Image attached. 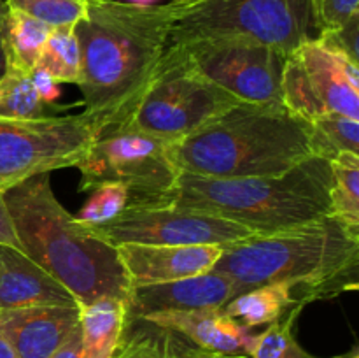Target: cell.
<instances>
[{
	"label": "cell",
	"instance_id": "38",
	"mask_svg": "<svg viewBox=\"0 0 359 358\" xmlns=\"http://www.w3.org/2000/svg\"><path fill=\"white\" fill-rule=\"evenodd\" d=\"M347 358H359V357H358V353H353L351 357H347Z\"/></svg>",
	"mask_w": 359,
	"mask_h": 358
},
{
	"label": "cell",
	"instance_id": "25",
	"mask_svg": "<svg viewBox=\"0 0 359 358\" xmlns=\"http://www.w3.org/2000/svg\"><path fill=\"white\" fill-rule=\"evenodd\" d=\"M35 69L44 70L56 83L77 84L81 76V49L74 27L53 28Z\"/></svg>",
	"mask_w": 359,
	"mask_h": 358
},
{
	"label": "cell",
	"instance_id": "35",
	"mask_svg": "<svg viewBox=\"0 0 359 358\" xmlns=\"http://www.w3.org/2000/svg\"><path fill=\"white\" fill-rule=\"evenodd\" d=\"M177 358H249L248 354H216V353H205L196 347H189L184 353L179 354Z\"/></svg>",
	"mask_w": 359,
	"mask_h": 358
},
{
	"label": "cell",
	"instance_id": "37",
	"mask_svg": "<svg viewBox=\"0 0 359 358\" xmlns=\"http://www.w3.org/2000/svg\"><path fill=\"white\" fill-rule=\"evenodd\" d=\"M191 2H195V0H170L172 6L175 7H184V6H189Z\"/></svg>",
	"mask_w": 359,
	"mask_h": 358
},
{
	"label": "cell",
	"instance_id": "31",
	"mask_svg": "<svg viewBox=\"0 0 359 358\" xmlns=\"http://www.w3.org/2000/svg\"><path fill=\"white\" fill-rule=\"evenodd\" d=\"M0 246H9V248L20 249L21 251V244L18 241L9 209L6 206V200H4V193H0Z\"/></svg>",
	"mask_w": 359,
	"mask_h": 358
},
{
	"label": "cell",
	"instance_id": "22",
	"mask_svg": "<svg viewBox=\"0 0 359 358\" xmlns=\"http://www.w3.org/2000/svg\"><path fill=\"white\" fill-rule=\"evenodd\" d=\"M32 81V74L7 67L0 77V118L39 119L51 116Z\"/></svg>",
	"mask_w": 359,
	"mask_h": 358
},
{
	"label": "cell",
	"instance_id": "36",
	"mask_svg": "<svg viewBox=\"0 0 359 358\" xmlns=\"http://www.w3.org/2000/svg\"><path fill=\"white\" fill-rule=\"evenodd\" d=\"M0 358H18L16 351L13 350V346H11L9 340L6 339L2 330H0Z\"/></svg>",
	"mask_w": 359,
	"mask_h": 358
},
{
	"label": "cell",
	"instance_id": "34",
	"mask_svg": "<svg viewBox=\"0 0 359 358\" xmlns=\"http://www.w3.org/2000/svg\"><path fill=\"white\" fill-rule=\"evenodd\" d=\"M7 6L4 0H0V77L4 76L7 69V56H6V46H4V20H6Z\"/></svg>",
	"mask_w": 359,
	"mask_h": 358
},
{
	"label": "cell",
	"instance_id": "23",
	"mask_svg": "<svg viewBox=\"0 0 359 358\" xmlns=\"http://www.w3.org/2000/svg\"><path fill=\"white\" fill-rule=\"evenodd\" d=\"M177 336L140 318L126 319L125 333L112 358H177ZM189 350V347H188Z\"/></svg>",
	"mask_w": 359,
	"mask_h": 358
},
{
	"label": "cell",
	"instance_id": "18",
	"mask_svg": "<svg viewBox=\"0 0 359 358\" xmlns=\"http://www.w3.org/2000/svg\"><path fill=\"white\" fill-rule=\"evenodd\" d=\"M307 302L294 284L269 283L241 291L224 304L223 311L248 329H258L276 323L294 307H305Z\"/></svg>",
	"mask_w": 359,
	"mask_h": 358
},
{
	"label": "cell",
	"instance_id": "21",
	"mask_svg": "<svg viewBox=\"0 0 359 358\" xmlns=\"http://www.w3.org/2000/svg\"><path fill=\"white\" fill-rule=\"evenodd\" d=\"M333 183L330 214L353 228H359V154L340 153L330 160Z\"/></svg>",
	"mask_w": 359,
	"mask_h": 358
},
{
	"label": "cell",
	"instance_id": "26",
	"mask_svg": "<svg viewBox=\"0 0 359 358\" xmlns=\"http://www.w3.org/2000/svg\"><path fill=\"white\" fill-rule=\"evenodd\" d=\"M304 307H294L283 319L266 325L263 332H256L249 358H316L298 344L294 337V321Z\"/></svg>",
	"mask_w": 359,
	"mask_h": 358
},
{
	"label": "cell",
	"instance_id": "9",
	"mask_svg": "<svg viewBox=\"0 0 359 358\" xmlns=\"http://www.w3.org/2000/svg\"><path fill=\"white\" fill-rule=\"evenodd\" d=\"M98 133L81 114L0 118V193L37 174L77 167Z\"/></svg>",
	"mask_w": 359,
	"mask_h": 358
},
{
	"label": "cell",
	"instance_id": "14",
	"mask_svg": "<svg viewBox=\"0 0 359 358\" xmlns=\"http://www.w3.org/2000/svg\"><path fill=\"white\" fill-rule=\"evenodd\" d=\"M224 246H149L119 244L116 246L119 262L123 263L130 284L167 283L198 276L214 269Z\"/></svg>",
	"mask_w": 359,
	"mask_h": 358
},
{
	"label": "cell",
	"instance_id": "28",
	"mask_svg": "<svg viewBox=\"0 0 359 358\" xmlns=\"http://www.w3.org/2000/svg\"><path fill=\"white\" fill-rule=\"evenodd\" d=\"M9 9L28 14L49 27H74L86 16V0H4Z\"/></svg>",
	"mask_w": 359,
	"mask_h": 358
},
{
	"label": "cell",
	"instance_id": "11",
	"mask_svg": "<svg viewBox=\"0 0 359 358\" xmlns=\"http://www.w3.org/2000/svg\"><path fill=\"white\" fill-rule=\"evenodd\" d=\"M283 104L311 123L323 114L359 119V63L312 37L286 56Z\"/></svg>",
	"mask_w": 359,
	"mask_h": 358
},
{
	"label": "cell",
	"instance_id": "32",
	"mask_svg": "<svg viewBox=\"0 0 359 358\" xmlns=\"http://www.w3.org/2000/svg\"><path fill=\"white\" fill-rule=\"evenodd\" d=\"M32 81H34L35 88H37L42 100H44L48 105H51L53 102L60 97V90H58L60 83H56V81L53 79L49 74H46L44 70L35 69L34 72H32Z\"/></svg>",
	"mask_w": 359,
	"mask_h": 358
},
{
	"label": "cell",
	"instance_id": "29",
	"mask_svg": "<svg viewBox=\"0 0 359 358\" xmlns=\"http://www.w3.org/2000/svg\"><path fill=\"white\" fill-rule=\"evenodd\" d=\"M359 16V0H311L312 28L321 32L342 27Z\"/></svg>",
	"mask_w": 359,
	"mask_h": 358
},
{
	"label": "cell",
	"instance_id": "17",
	"mask_svg": "<svg viewBox=\"0 0 359 358\" xmlns=\"http://www.w3.org/2000/svg\"><path fill=\"white\" fill-rule=\"evenodd\" d=\"M79 305L72 291L20 249L0 246V309Z\"/></svg>",
	"mask_w": 359,
	"mask_h": 358
},
{
	"label": "cell",
	"instance_id": "3",
	"mask_svg": "<svg viewBox=\"0 0 359 358\" xmlns=\"http://www.w3.org/2000/svg\"><path fill=\"white\" fill-rule=\"evenodd\" d=\"M359 228L339 218L266 235H251L224 246L214 270L226 274L238 293L269 283H291L304 300L358 290Z\"/></svg>",
	"mask_w": 359,
	"mask_h": 358
},
{
	"label": "cell",
	"instance_id": "5",
	"mask_svg": "<svg viewBox=\"0 0 359 358\" xmlns=\"http://www.w3.org/2000/svg\"><path fill=\"white\" fill-rule=\"evenodd\" d=\"M332 183V165L319 157L266 178L217 179L181 172L174 192L161 204L223 218L266 235L328 216Z\"/></svg>",
	"mask_w": 359,
	"mask_h": 358
},
{
	"label": "cell",
	"instance_id": "10",
	"mask_svg": "<svg viewBox=\"0 0 359 358\" xmlns=\"http://www.w3.org/2000/svg\"><path fill=\"white\" fill-rule=\"evenodd\" d=\"M216 86L252 104H283L286 55L270 46L237 37H209L172 44L165 49Z\"/></svg>",
	"mask_w": 359,
	"mask_h": 358
},
{
	"label": "cell",
	"instance_id": "13",
	"mask_svg": "<svg viewBox=\"0 0 359 358\" xmlns=\"http://www.w3.org/2000/svg\"><path fill=\"white\" fill-rule=\"evenodd\" d=\"M237 293L233 281L212 269L184 279L133 286L126 300V312L128 318H144L154 312L223 309Z\"/></svg>",
	"mask_w": 359,
	"mask_h": 358
},
{
	"label": "cell",
	"instance_id": "2",
	"mask_svg": "<svg viewBox=\"0 0 359 358\" xmlns=\"http://www.w3.org/2000/svg\"><path fill=\"white\" fill-rule=\"evenodd\" d=\"M21 251L65 284L79 305L102 297L128 300L130 284L116 246L98 237L56 199L49 174L4 192Z\"/></svg>",
	"mask_w": 359,
	"mask_h": 358
},
{
	"label": "cell",
	"instance_id": "24",
	"mask_svg": "<svg viewBox=\"0 0 359 358\" xmlns=\"http://www.w3.org/2000/svg\"><path fill=\"white\" fill-rule=\"evenodd\" d=\"M311 154L332 160L340 153L359 154V119L344 114H323L311 121Z\"/></svg>",
	"mask_w": 359,
	"mask_h": 358
},
{
	"label": "cell",
	"instance_id": "6",
	"mask_svg": "<svg viewBox=\"0 0 359 358\" xmlns=\"http://www.w3.org/2000/svg\"><path fill=\"white\" fill-rule=\"evenodd\" d=\"M311 0H195L179 7L168 46L209 37H237L283 55L312 39Z\"/></svg>",
	"mask_w": 359,
	"mask_h": 358
},
{
	"label": "cell",
	"instance_id": "33",
	"mask_svg": "<svg viewBox=\"0 0 359 358\" xmlns=\"http://www.w3.org/2000/svg\"><path fill=\"white\" fill-rule=\"evenodd\" d=\"M49 358H81V326L77 325Z\"/></svg>",
	"mask_w": 359,
	"mask_h": 358
},
{
	"label": "cell",
	"instance_id": "8",
	"mask_svg": "<svg viewBox=\"0 0 359 358\" xmlns=\"http://www.w3.org/2000/svg\"><path fill=\"white\" fill-rule=\"evenodd\" d=\"M241 102L235 95L163 53L149 90L125 128L174 144Z\"/></svg>",
	"mask_w": 359,
	"mask_h": 358
},
{
	"label": "cell",
	"instance_id": "4",
	"mask_svg": "<svg viewBox=\"0 0 359 358\" xmlns=\"http://www.w3.org/2000/svg\"><path fill=\"white\" fill-rule=\"evenodd\" d=\"M311 123L284 104L241 102L170 144L179 172L203 178H266L311 158Z\"/></svg>",
	"mask_w": 359,
	"mask_h": 358
},
{
	"label": "cell",
	"instance_id": "1",
	"mask_svg": "<svg viewBox=\"0 0 359 358\" xmlns=\"http://www.w3.org/2000/svg\"><path fill=\"white\" fill-rule=\"evenodd\" d=\"M179 7L86 0L74 25L81 49L83 114L98 137L128 125L158 72Z\"/></svg>",
	"mask_w": 359,
	"mask_h": 358
},
{
	"label": "cell",
	"instance_id": "15",
	"mask_svg": "<svg viewBox=\"0 0 359 358\" xmlns=\"http://www.w3.org/2000/svg\"><path fill=\"white\" fill-rule=\"evenodd\" d=\"M79 305L0 309V330L18 358H49L79 325Z\"/></svg>",
	"mask_w": 359,
	"mask_h": 358
},
{
	"label": "cell",
	"instance_id": "20",
	"mask_svg": "<svg viewBox=\"0 0 359 358\" xmlns=\"http://www.w3.org/2000/svg\"><path fill=\"white\" fill-rule=\"evenodd\" d=\"M53 27L7 7L4 20V46L7 67L32 74L37 67L46 41Z\"/></svg>",
	"mask_w": 359,
	"mask_h": 358
},
{
	"label": "cell",
	"instance_id": "12",
	"mask_svg": "<svg viewBox=\"0 0 359 358\" xmlns=\"http://www.w3.org/2000/svg\"><path fill=\"white\" fill-rule=\"evenodd\" d=\"M91 230L112 246H228L256 235L233 221L172 204H130L114 220L95 225Z\"/></svg>",
	"mask_w": 359,
	"mask_h": 358
},
{
	"label": "cell",
	"instance_id": "30",
	"mask_svg": "<svg viewBox=\"0 0 359 358\" xmlns=\"http://www.w3.org/2000/svg\"><path fill=\"white\" fill-rule=\"evenodd\" d=\"M318 39L328 48L335 49L353 62L359 63V16L351 18L342 27L321 32Z\"/></svg>",
	"mask_w": 359,
	"mask_h": 358
},
{
	"label": "cell",
	"instance_id": "27",
	"mask_svg": "<svg viewBox=\"0 0 359 358\" xmlns=\"http://www.w3.org/2000/svg\"><path fill=\"white\" fill-rule=\"evenodd\" d=\"M90 192V197L76 216L77 221L88 227L114 220L130 204V190L123 183H102Z\"/></svg>",
	"mask_w": 359,
	"mask_h": 358
},
{
	"label": "cell",
	"instance_id": "7",
	"mask_svg": "<svg viewBox=\"0 0 359 358\" xmlns=\"http://www.w3.org/2000/svg\"><path fill=\"white\" fill-rule=\"evenodd\" d=\"M76 168L81 192L102 183H123L130 190V204L165 202L181 174L172 160L170 142L133 128L97 137Z\"/></svg>",
	"mask_w": 359,
	"mask_h": 358
},
{
	"label": "cell",
	"instance_id": "19",
	"mask_svg": "<svg viewBox=\"0 0 359 358\" xmlns=\"http://www.w3.org/2000/svg\"><path fill=\"white\" fill-rule=\"evenodd\" d=\"M79 307L81 358H112L125 333L126 302L102 297Z\"/></svg>",
	"mask_w": 359,
	"mask_h": 358
},
{
	"label": "cell",
	"instance_id": "16",
	"mask_svg": "<svg viewBox=\"0 0 359 358\" xmlns=\"http://www.w3.org/2000/svg\"><path fill=\"white\" fill-rule=\"evenodd\" d=\"M140 319L175 333L205 353L249 354L256 336L255 329L241 325L223 309L154 312Z\"/></svg>",
	"mask_w": 359,
	"mask_h": 358
}]
</instances>
